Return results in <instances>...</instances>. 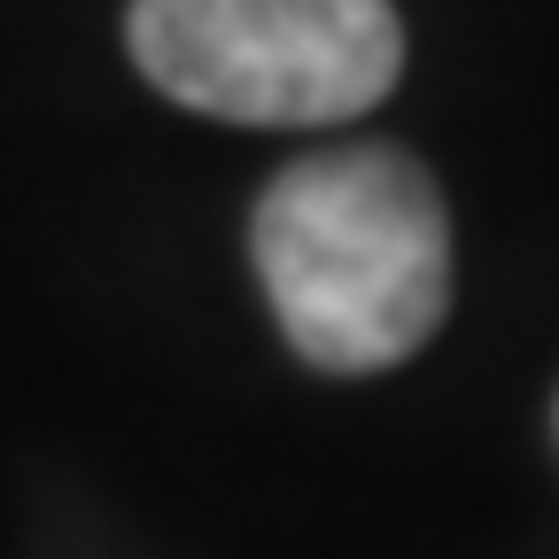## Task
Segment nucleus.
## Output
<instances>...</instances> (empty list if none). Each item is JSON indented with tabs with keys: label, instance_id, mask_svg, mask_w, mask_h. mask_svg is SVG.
Returning <instances> with one entry per match:
<instances>
[{
	"label": "nucleus",
	"instance_id": "2",
	"mask_svg": "<svg viewBox=\"0 0 559 559\" xmlns=\"http://www.w3.org/2000/svg\"><path fill=\"white\" fill-rule=\"evenodd\" d=\"M132 62L226 124L366 117L404 70L389 0H132Z\"/></svg>",
	"mask_w": 559,
	"mask_h": 559
},
{
	"label": "nucleus",
	"instance_id": "1",
	"mask_svg": "<svg viewBox=\"0 0 559 559\" xmlns=\"http://www.w3.org/2000/svg\"><path fill=\"white\" fill-rule=\"evenodd\" d=\"M249 234L280 334L326 373L412 358L451 304V218L404 148L288 164L264 187Z\"/></svg>",
	"mask_w": 559,
	"mask_h": 559
}]
</instances>
